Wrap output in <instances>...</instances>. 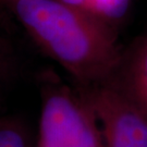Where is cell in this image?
Wrapping results in <instances>:
<instances>
[{
	"label": "cell",
	"instance_id": "obj_7",
	"mask_svg": "<svg viewBox=\"0 0 147 147\" xmlns=\"http://www.w3.org/2000/svg\"><path fill=\"white\" fill-rule=\"evenodd\" d=\"M14 61L9 44L0 36V76L9 78L13 70Z\"/></svg>",
	"mask_w": 147,
	"mask_h": 147
},
{
	"label": "cell",
	"instance_id": "obj_3",
	"mask_svg": "<svg viewBox=\"0 0 147 147\" xmlns=\"http://www.w3.org/2000/svg\"><path fill=\"white\" fill-rule=\"evenodd\" d=\"M80 90L97 117L105 147H147V115L116 73Z\"/></svg>",
	"mask_w": 147,
	"mask_h": 147
},
{
	"label": "cell",
	"instance_id": "obj_5",
	"mask_svg": "<svg viewBox=\"0 0 147 147\" xmlns=\"http://www.w3.org/2000/svg\"><path fill=\"white\" fill-rule=\"evenodd\" d=\"M63 2L76 7L99 19L102 22L112 24L120 20L126 13L130 0H61Z\"/></svg>",
	"mask_w": 147,
	"mask_h": 147
},
{
	"label": "cell",
	"instance_id": "obj_1",
	"mask_svg": "<svg viewBox=\"0 0 147 147\" xmlns=\"http://www.w3.org/2000/svg\"><path fill=\"white\" fill-rule=\"evenodd\" d=\"M80 86L112 76L122 61L112 26L61 0H0Z\"/></svg>",
	"mask_w": 147,
	"mask_h": 147
},
{
	"label": "cell",
	"instance_id": "obj_4",
	"mask_svg": "<svg viewBox=\"0 0 147 147\" xmlns=\"http://www.w3.org/2000/svg\"><path fill=\"white\" fill-rule=\"evenodd\" d=\"M116 76L147 115V40L129 57L122 56Z\"/></svg>",
	"mask_w": 147,
	"mask_h": 147
},
{
	"label": "cell",
	"instance_id": "obj_8",
	"mask_svg": "<svg viewBox=\"0 0 147 147\" xmlns=\"http://www.w3.org/2000/svg\"><path fill=\"white\" fill-rule=\"evenodd\" d=\"M5 78H2V76H0V85L2 84V83H3V82H5Z\"/></svg>",
	"mask_w": 147,
	"mask_h": 147
},
{
	"label": "cell",
	"instance_id": "obj_6",
	"mask_svg": "<svg viewBox=\"0 0 147 147\" xmlns=\"http://www.w3.org/2000/svg\"><path fill=\"white\" fill-rule=\"evenodd\" d=\"M0 147H27L26 134L19 122L0 118Z\"/></svg>",
	"mask_w": 147,
	"mask_h": 147
},
{
	"label": "cell",
	"instance_id": "obj_2",
	"mask_svg": "<svg viewBox=\"0 0 147 147\" xmlns=\"http://www.w3.org/2000/svg\"><path fill=\"white\" fill-rule=\"evenodd\" d=\"M39 147H105L97 117L81 90L45 80Z\"/></svg>",
	"mask_w": 147,
	"mask_h": 147
}]
</instances>
